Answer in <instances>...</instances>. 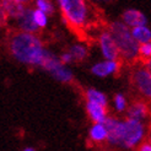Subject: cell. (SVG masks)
Segmentation results:
<instances>
[{
    "label": "cell",
    "mask_w": 151,
    "mask_h": 151,
    "mask_svg": "<svg viewBox=\"0 0 151 151\" xmlns=\"http://www.w3.org/2000/svg\"><path fill=\"white\" fill-rule=\"evenodd\" d=\"M9 49L11 55L17 62L36 68H41L49 52L43 47V43L38 36L25 31L16 32L11 36Z\"/></svg>",
    "instance_id": "6da1fadb"
},
{
    "label": "cell",
    "mask_w": 151,
    "mask_h": 151,
    "mask_svg": "<svg viewBox=\"0 0 151 151\" xmlns=\"http://www.w3.org/2000/svg\"><path fill=\"white\" fill-rule=\"evenodd\" d=\"M109 33L118 47L119 55L128 62L135 60L139 57V43L133 38L129 26H127L124 22L114 21L109 26Z\"/></svg>",
    "instance_id": "7a4b0ae2"
},
{
    "label": "cell",
    "mask_w": 151,
    "mask_h": 151,
    "mask_svg": "<svg viewBox=\"0 0 151 151\" xmlns=\"http://www.w3.org/2000/svg\"><path fill=\"white\" fill-rule=\"evenodd\" d=\"M62 10L64 21L71 27H84L90 16V9L86 0H57Z\"/></svg>",
    "instance_id": "3957f363"
},
{
    "label": "cell",
    "mask_w": 151,
    "mask_h": 151,
    "mask_svg": "<svg viewBox=\"0 0 151 151\" xmlns=\"http://www.w3.org/2000/svg\"><path fill=\"white\" fill-rule=\"evenodd\" d=\"M41 68L44 71H47L53 79H55L59 82H63V84H70L74 79L71 70L69 68H66L65 64L60 62V59L50 50L47 54L46 59L43 60Z\"/></svg>",
    "instance_id": "277c9868"
},
{
    "label": "cell",
    "mask_w": 151,
    "mask_h": 151,
    "mask_svg": "<svg viewBox=\"0 0 151 151\" xmlns=\"http://www.w3.org/2000/svg\"><path fill=\"white\" fill-rule=\"evenodd\" d=\"M145 135V127L141 123V120H137L129 118L124 122V130L120 146L127 149H133L144 139Z\"/></svg>",
    "instance_id": "5b68a950"
},
{
    "label": "cell",
    "mask_w": 151,
    "mask_h": 151,
    "mask_svg": "<svg viewBox=\"0 0 151 151\" xmlns=\"http://www.w3.org/2000/svg\"><path fill=\"white\" fill-rule=\"evenodd\" d=\"M107 129V139L106 141L111 145L120 146L123 138V130H124V122H120L114 117H106L102 122Z\"/></svg>",
    "instance_id": "8992f818"
},
{
    "label": "cell",
    "mask_w": 151,
    "mask_h": 151,
    "mask_svg": "<svg viewBox=\"0 0 151 151\" xmlns=\"http://www.w3.org/2000/svg\"><path fill=\"white\" fill-rule=\"evenodd\" d=\"M133 84L135 85L138 91L145 96L146 99H150L151 96V74H150V65L146 68H140L135 70L133 74Z\"/></svg>",
    "instance_id": "52a82bcc"
},
{
    "label": "cell",
    "mask_w": 151,
    "mask_h": 151,
    "mask_svg": "<svg viewBox=\"0 0 151 151\" xmlns=\"http://www.w3.org/2000/svg\"><path fill=\"white\" fill-rule=\"evenodd\" d=\"M100 48L102 52V55L104 57V59H118L119 58V50L118 47L113 40L112 35L109 33V31L102 32L100 36Z\"/></svg>",
    "instance_id": "ba28073f"
},
{
    "label": "cell",
    "mask_w": 151,
    "mask_h": 151,
    "mask_svg": "<svg viewBox=\"0 0 151 151\" xmlns=\"http://www.w3.org/2000/svg\"><path fill=\"white\" fill-rule=\"evenodd\" d=\"M119 69V63L118 59H106L104 62L97 63L91 68V73L99 78H106L109 75L116 74Z\"/></svg>",
    "instance_id": "9c48e42d"
},
{
    "label": "cell",
    "mask_w": 151,
    "mask_h": 151,
    "mask_svg": "<svg viewBox=\"0 0 151 151\" xmlns=\"http://www.w3.org/2000/svg\"><path fill=\"white\" fill-rule=\"evenodd\" d=\"M1 6L6 19H12V20L19 19L21 14L26 9L24 3H19L15 1V0H1Z\"/></svg>",
    "instance_id": "30bf717a"
},
{
    "label": "cell",
    "mask_w": 151,
    "mask_h": 151,
    "mask_svg": "<svg viewBox=\"0 0 151 151\" xmlns=\"http://www.w3.org/2000/svg\"><path fill=\"white\" fill-rule=\"evenodd\" d=\"M123 22L127 26L135 27V26H141V25H146L147 24V19L141 11L137 9H128L123 12L122 15Z\"/></svg>",
    "instance_id": "8fae6325"
},
{
    "label": "cell",
    "mask_w": 151,
    "mask_h": 151,
    "mask_svg": "<svg viewBox=\"0 0 151 151\" xmlns=\"http://www.w3.org/2000/svg\"><path fill=\"white\" fill-rule=\"evenodd\" d=\"M32 10H33V9L26 7L25 11L21 14V16H20L19 19H16L17 25H19V28L21 29V31L36 33L37 29H38V26H37V25L35 24V21H33Z\"/></svg>",
    "instance_id": "7c38bea8"
},
{
    "label": "cell",
    "mask_w": 151,
    "mask_h": 151,
    "mask_svg": "<svg viewBox=\"0 0 151 151\" xmlns=\"http://www.w3.org/2000/svg\"><path fill=\"white\" fill-rule=\"evenodd\" d=\"M86 111H87L90 119H91L93 123H102L106 119V117H107V109H106V107L102 104L96 103V102L87 101Z\"/></svg>",
    "instance_id": "4fadbf2b"
},
{
    "label": "cell",
    "mask_w": 151,
    "mask_h": 151,
    "mask_svg": "<svg viewBox=\"0 0 151 151\" xmlns=\"http://www.w3.org/2000/svg\"><path fill=\"white\" fill-rule=\"evenodd\" d=\"M149 114V107L144 102H135L128 109V118L144 120Z\"/></svg>",
    "instance_id": "5bb4252c"
},
{
    "label": "cell",
    "mask_w": 151,
    "mask_h": 151,
    "mask_svg": "<svg viewBox=\"0 0 151 151\" xmlns=\"http://www.w3.org/2000/svg\"><path fill=\"white\" fill-rule=\"evenodd\" d=\"M90 140L97 142V144H101V142L106 141L107 139V129L103 123H95L91 129H90Z\"/></svg>",
    "instance_id": "9a60e30c"
},
{
    "label": "cell",
    "mask_w": 151,
    "mask_h": 151,
    "mask_svg": "<svg viewBox=\"0 0 151 151\" xmlns=\"http://www.w3.org/2000/svg\"><path fill=\"white\" fill-rule=\"evenodd\" d=\"M130 33L133 36V38L138 43H147L151 40V31H150V28L146 25L133 27Z\"/></svg>",
    "instance_id": "2e32d148"
},
{
    "label": "cell",
    "mask_w": 151,
    "mask_h": 151,
    "mask_svg": "<svg viewBox=\"0 0 151 151\" xmlns=\"http://www.w3.org/2000/svg\"><path fill=\"white\" fill-rule=\"evenodd\" d=\"M85 95H86V100L87 101L96 102L99 104L104 106V107H107V104H108L107 96H106L103 92L99 91V90H96V88H87Z\"/></svg>",
    "instance_id": "e0dca14e"
},
{
    "label": "cell",
    "mask_w": 151,
    "mask_h": 151,
    "mask_svg": "<svg viewBox=\"0 0 151 151\" xmlns=\"http://www.w3.org/2000/svg\"><path fill=\"white\" fill-rule=\"evenodd\" d=\"M69 53L71 54L73 59L79 60V62L84 60L87 57V54H88L87 48L85 46H82V44H74V46H71Z\"/></svg>",
    "instance_id": "ac0fdd59"
},
{
    "label": "cell",
    "mask_w": 151,
    "mask_h": 151,
    "mask_svg": "<svg viewBox=\"0 0 151 151\" xmlns=\"http://www.w3.org/2000/svg\"><path fill=\"white\" fill-rule=\"evenodd\" d=\"M32 16L35 24L38 26V28H44L48 24V15L41 11L40 9H35L32 10Z\"/></svg>",
    "instance_id": "d6986e66"
},
{
    "label": "cell",
    "mask_w": 151,
    "mask_h": 151,
    "mask_svg": "<svg viewBox=\"0 0 151 151\" xmlns=\"http://www.w3.org/2000/svg\"><path fill=\"white\" fill-rule=\"evenodd\" d=\"M36 6L37 9H40L47 15H53L55 11L54 5H53L50 0H36Z\"/></svg>",
    "instance_id": "ffe728a7"
},
{
    "label": "cell",
    "mask_w": 151,
    "mask_h": 151,
    "mask_svg": "<svg viewBox=\"0 0 151 151\" xmlns=\"http://www.w3.org/2000/svg\"><path fill=\"white\" fill-rule=\"evenodd\" d=\"M114 107L118 112H123L127 109L128 103H127V99L124 97V95L122 93H117L114 96Z\"/></svg>",
    "instance_id": "44dd1931"
},
{
    "label": "cell",
    "mask_w": 151,
    "mask_h": 151,
    "mask_svg": "<svg viewBox=\"0 0 151 151\" xmlns=\"http://www.w3.org/2000/svg\"><path fill=\"white\" fill-rule=\"evenodd\" d=\"M139 55L144 59H150L151 55V44L150 42L147 43H140L139 46Z\"/></svg>",
    "instance_id": "7402d4cb"
},
{
    "label": "cell",
    "mask_w": 151,
    "mask_h": 151,
    "mask_svg": "<svg viewBox=\"0 0 151 151\" xmlns=\"http://www.w3.org/2000/svg\"><path fill=\"white\" fill-rule=\"evenodd\" d=\"M59 59H60V62H62L63 64H65V65H66V64H69V63H71L73 60H74L73 57H71V54H70L69 52H68V53H63V54L60 55Z\"/></svg>",
    "instance_id": "603a6c76"
},
{
    "label": "cell",
    "mask_w": 151,
    "mask_h": 151,
    "mask_svg": "<svg viewBox=\"0 0 151 151\" xmlns=\"http://www.w3.org/2000/svg\"><path fill=\"white\" fill-rule=\"evenodd\" d=\"M139 150H140V151H151L150 142H144V144L139 145Z\"/></svg>",
    "instance_id": "cb8c5ba5"
},
{
    "label": "cell",
    "mask_w": 151,
    "mask_h": 151,
    "mask_svg": "<svg viewBox=\"0 0 151 151\" xmlns=\"http://www.w3.org/2000/svg\"><path fill=\"white\" fill-rule=\"evenodd\" d=\"M91 1L95 4H99V5H106V4H109L112 0H91Z\"/></svg>",
    "instance_id": "d4e9b609"
},
{
    "label": "cell",
    "mask_w": 151,
    "mask_h": 151,
    "mask_svg": "<svg viewBox=\"0 0 151 151\" xmlns=\"http://www.w3.org/2000/svg\"><path fill=\"white\" fill-rule=\"evenodd\" d=\"M0 19L4 20L6 22V16H5V14H4V10H3V6H1V0H0Z\"/></svg>",
    "instance_id": "484cf974"
},
{
    "label": "cell",
    "mask_w": 151,
    "mask_h": 151,
    "mask_svg": "<svg viewBox=\"0 0 151 151\" xmlns=\"http://www.w3.org/2000/svg\"><path fill=\"white\" fill-rule=\"evenodd\" d=\"M36 149H33V147H29V146H27V147H25L24 149V151H35Z\"/></svg>",
    "instance_id": "4316f807"
},
{
    "label": "cell",
    "mask_w": 151,
    "mask_h": 151,
    "mask_svg": "<svg viewBox=\"0 0 151 151\" xmlns=\"http://www.w3.org/2000/svg\"><path fill=\"white\" fill-rule=\"evenodd\" d=\"M15 1H19V3H27V1H29V0H15Z\"/></svg>",
    "instance_id": "83f0119b"
},
{
    "label": "cell",
    "mask_w": 151,
    "mask_h": 151,
    "mask_svg": "<svg viewBox=\"0 0 151 151\" xmlns=\"http://www.w3.org/2000/svg\"><path fill=\"white\" fill-rule=\"evenodd\" d=\"M4 24H5V21H4V20H1V19H0V28L3 27V25H4Z\"/></svg>",
    "instance_id": "f1b7e54d"
}]
</instances>
